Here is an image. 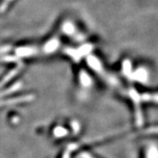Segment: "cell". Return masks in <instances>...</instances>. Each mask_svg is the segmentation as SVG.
Here are the masks:
<instances>
[{"label":"cell","instance_id":"cell-16","mask_svg":"<svg viewBox=\"0 0 158 158\" xmlns=\"http://www.w3.org/2000/svg\"><path fill=\"white\" fill-rule=\"evenodd\" d=\"M155 132L156 134H158V127H156V128H155Z\"/></svg>","mask_w":158,"mask_h":158},{"label":"cell","instance_id":"cell-10","mask_svg":"<svg viewBox=\"0 0 158 158\" xmlns=\"http://www.w3.org/2000/svg\"><path fill=\"white\" fill-rule=\"evenodd\" d=\"M68 134V131L63 127L58 126L54 129V135L57 137H62Z\"/></svg>","mask_w":158,"mask_h":158},{"label":"cell","instance_id":"cell-12","mask_svg":"<svg viewBox=\"0 0 158 158\" xmlns=\"http://www.w3.org/2000/svg\"><path fill=\"white\" fill-rule=\"evenodd\" d=\"M73 30H74V27L72 26L71 23H66L64 26V31L68 34H71L73 32Z\"/></svg>","mask_w":158,"mask_h":158},{"label":"cell","instance_id":"cell-11","mask_svg":"<svg viewBox=\"0 0 158 158\" xmlns=\"http://www.w3.org/2000/svg\"><path fill=\"white\" fill-rule=\"evenodd\" d=\"M92 47L91 46V45H88V44H87V45H84V46H83L82 48H80V49L77 51V52H78L80 56H84V55L88 54V52L92 50Z\"/></svg>","mask_w":158,"mask_h":158},{"label":"cell","instance_id":"cell-7","mask_svg":"<svg viewBox=\"0 0 158 158\" xmlns=\"http://www.w3.org/2000/svg\"><path fill=\"white\" fill-rule=\"evenodd\" d=\"M59 46V42L57 40H53L52 41H50L49 43L45 45V51L47 52H52L53 51H55L56 48H58Z\"/></svg>","mask_w":158,"mask_h":158},{"label":"cell","instance_id":"cell-3","mask_svg":"<svg viewBox=\"0 0 158 158\" xmlns=\"http://www.w3.org/2000/svg\"><path fill=\"white\" fill-rule=\"evenodd\" d=\"M132 76V79H135L140 82H145L147 80V72L144 68H139Z\"/></svg>","mask_w":158,"mask_h":158},{"label":"cell","instance_id":"cell-2","mask_svg":"<svg viewBox=\"0 0 158 158\" xmlns=\"http://www.w3.org/2000/svg\"><path fill=\"white\" fill-rule=\"evenodd\" d=\"M35 96L33 95H26L24 96H19V97H16V98L10 99V100H6V101H2L1 104H19V103H25V102H30L31 100H34Z\"/></svg>","mask_w":158,"mask_h":158},{"label":"cell","instance_id":"cell-15","mask_svg":"<svg viewBox=\"0 0 158 158\" xmlns=\"http://www.w3.org/2000/svg\"><path fill=\"white\" fill-rule=\"evenodd\" d=\"M82 157L83 158H93L92 156H91V155L87 154V153H84V154L82 155Z\"/></svg>","mask_w":158,"mask_h":158},{"label":"cell","instance_id":"cell-9","mask_svg":"<svg viewBox=\"0 0 158 158\" xmlns=\"http://www.w3.org/2000/svg\"><path fill=\"white\" fill-rule=\"evenodd\" d=\"M123 70L124 74L127 76H132V66H131V63L128 60H125L123 64Z\"/></svg>","mask_w":158,"mask_h":158},{"label":"cell","instance_id":"cell-14","mask_svg":"<svg viewBox=\"0 0 158 158\" xmlns=\"http://www.w3.org/2000/svg\"><path fill=\"white\" fill-rule=\"evenodd\" d=\"M72 128H73V129H74L75 131H76H76L78 130L79 129V125H78V124H77V123L76 122H73L72 123Z\"/></svg>","mask_w":158,"mask_h":158},{"label":"cell","instance_id":"cell-8","mask_svg":"<svg viewBox=\"0 0 158 158\" xmlns=\"http://www.w3.org/2000/svg\"><path fill=\"white\" fill-rule=\"evenodd\" d=\"M80 79L81 84H83L84 86L88 87L91 84V79L86 72H81L80 75Z\"/></svg>","mask_w":158,"mask_h":158},{"label":"cell","instance_id":"cell-13","mask_svg":"<svg viewBox=\"0 0 158 158\" xmlns=\"http://www.w3.org/2000/svg\"><path fill=\"white\" fill-rule=\"evenodd\" d=\"M75 147H72L70 146L69 148H68V149L69 150H68L67 152H65V153H64V156H63V158H70V153H71V150H72V148H74Z\"/></svg>","mask_w":158,"mask_h":158},{"label":"cell","instance_id":"cell-6","mask_svg":"<svg viewBox=\"0 0 158 158\" xmlns=\"http://www.w3.org/2000/svg\"><path fill=\"white\" fill-rule=\"evenodd\" d=\"M140 100L148 102L158 103V94H143L140 96Z\"/></svg>","mask_w":158,"mask_h":158},{"label":"cell","instance_id":"cell-5","mask_svg":"<svg viewBox=\"0 0 158 158\" xmlns=\"http://www.w3.org/2000/svg\"><path fill=\"white\" fill-rule=\"evenodd\" d=\"M17 54L19 56H31L35 52V50L32 48H22L17 50Z\"/></svg>","mask_w":158,"mask_h":158},{"label":"cell","instance_id":"cell-1","mask_svg":"<svg viewBox=\"0 0 158 158\" xmlns=\"http://www.w3.org/2000/svg\"><path fill=\"white\" fill-rule=\"evenodd\" d=\"M131 98L132 99L133 102L135 104V112H136V124H138L139 126L143 124V116L141 109H140V96L134 90V89H131L129 92Z\"/></svg>","mask_w":158,"mask_h":158},{"label":"cell","instance_id":"cell-4","mask_svg":"<svg viewBox=\"0 0 158 158\" xmlns=\"http://www.w3.org/2000/svg\"><path fill=\"white\" fill-rule=\"evenodd\" d=\"M88 64H89V66L92 68H93L94 70L97 71V72L101 71V64H100V61H99L96 58L93 57V56H88Z\"/></svg>","mask_w":158,"mask_h":158}]
</instances>
